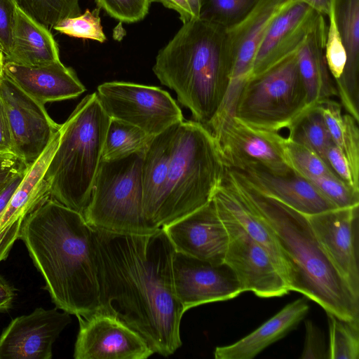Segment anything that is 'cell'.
I'll return each instance as SVG.
<instances>
[{"label": "cell", "mask_w": 359, "mask_h": 359, "mask_svg": "<svg viewBox=\"0 0 359 359\" xmlns=\"http://www.w3.org/2000/svg\"><path fill=\"white\" fill-rule=\"evenodd\" d=\"M60 130L42 154L30 165L9 203L0 214V262L6 259L20 239L28 216L49 193L44 175L58 145Z\"/></svg>", "instance_id": "ffe728a7"}, {"label": "cell", "mask_w": 359, "mask_h": 359, "mask_svg": "<svg viewBox=\"0 0 359 359\" xmlns=\"http://www.w3.org/2000/svg\"><path fill=\"white\" fill-rule=\"evenodd\" d=\"M144 151V150H143ZM143 151L101 161L83 216L93 228L117 233L148 234L143 214L141 165Z\"/></svg>", "instance_id": "52a82bcc"}, {"label": "cell", "mask_w": 359, "mask_h": 359, "mask_svg": "<svg viewBox=\"0 0 359 359\" xmlns=\"http://www.w3.org/2000/svg\"><path fill=\"white\" fill-rule=\"evenodd\" d=\"M212 200L224 208L266 250L287 283L284 260L275 234L269 224L250 208L224 179L215 191Z\"/></svg>", "instance_id": "83f0119b"}, {"label": "cell", "mask_w": 359, "mask_h": 359, "mask_svg": "<svg viewBox=\"0 0 359 359\" xmlns=\"http://www.w3.org/2000/svg\"><path fill=\"white\" fill-rule=\"evenodd\" d=\"M306 334L304 349L300 358H327V349L325 347L323 334L311 320L305 321Z\"/></svg>", "instance_id": "60d3db41"}, {"label": "cell", "mask_w": 359, "mask_h": 359, "mask_svg": "<svg viewBox=\"0 0 359 359\" xmlns=\"http://www.w3.org/2000/svg\"><path fill=\"white\" fill-rule=\"evenodd\" d=\"M27 168L20 172L0 190V214L9 203L16 189L23 179Z\"/></svg>", "instance_id": "bcb514c9"}, {"label": "cell", "mask_w": 359, "mask_h": 359, "mask_svg": "<svg viewBox=\"0 0 359 359\" xmlns=\"http://www.w3.org/2000/svg\"><path fill=\"white\" fill-rule=\"evenodd\" d=\"M258 0H205L208 11L202 13L225 27L243 19Z\"/></svg>", "instance_id": "d590c367"}, {"label": "cell", "mask_w": 359, "mask_h": 359, "mask_svg": "<svg viewBox=\"0 0 359 359\" xmlns=\"http://www.w3.org/2000/svg\"><path fill=\"white\" fill-rule=\"evenodd\" d=\"M151 2V1H159V2H161L162 0H149Z\"/></svg>", "instance_id": "f907efd6"}, {"label": "cell", "mask_w": 359, "mask_h": 359, "mask_svg": "<svg viewBox=\"0 0 359 359\" xmlns=\"http://www.w3.org/2000/svg\"><path fill=\"white\" fill-rule=\"evenodd\" d=\"M336 208H346L359 205V192L350 188L336 176H321L306 179Z\"/></svg>", "instance_id": "e575fe53"}, {"label": "cell", "mask_w": 359, "mask_h": 359, "mask_svg": "<svg viewBox=\"0 0 359 359\" xmlns=\"http://www.w3.org/2000/svg\"><path fill=\"white\" fill-rule=\"evenodd\" d=\"M358 207L306 216L327 257L359 297Z\"/></svg>", "instance_id": "2e32d148"}, {"label": "cell", "mask_w": 359, "mask_h": 359, "mask_svg": "<svg viewBox=\"0 0 359 359\" xmlns=\"http://www.w3.org/2000/svg\"><path fill=\"white\" fill-rule=\"evenodd\" d=\"M231 71L226 27L204 15L183 23L153 67L161 84L174 90L194 121L205 126L224 100Z\"/></svg>", "instance_id": "277c9868"}, {"label": "cell", "mask_w": 359, "mask_h": 359, "mask_svg": "<svg viewBox=\"0 0 359 359\" xmlns=\"http://www.w3.org/2000/svg\"><path fill=\"white\" fill-rule=\"evenodd\" d=\"M302 2L312 8L317 13L323 15H328L331 0H300Z\"/></svg>", "instance_id": "c3c4849f"}, {"label": "cell", "mask_w": 359, "mask_h": 359, "mask_svg": "<svg viewBox=\"0 0 359 359\" xmlns=\"http://www.w3.org/2000/svg\"><path fill=\"white\" fill-rule=\"evenodd\" d=\"M62 311L39 307L12 320L0 336V359H50L54 342L72 321Z\"/></svg>", "instance_id": "e0dca14e"}, {"label": "cell", "mask_w": 359, "mask_h": 359, "mask_svg": "<svg viewBox=\"0 0 359 359\" xmlns=\"http://www.w3.org/2000/svg\"><path fill=\"white\" fill-rule=\"evenodd\" d=\"M327 29L324 15H320L297 52L299 72L306 91L309 109L337 96L335 83L325 56Z\"/></svg>", "instance_id": "d4e9b609"}, {"label": "cell", "mask_w": 359, "mask_h": 359, "mask_svg": "<svg viewBox=\"0 0 359 359\" xmlns=\"http://www.w3.org/2000/svg\"><path fill=\"white\" fill-rule=\"evenodd\" d=\"M344 122L341 150L347 159L355 182L359 184V122L348 114H344Z\"/></svg>", "instance_id": "f35d334b"}, {"label": "cell", "mask_w": 359, "mask_h": 359, "mask_svg": "<svg viewBox=\"0 0 359 359\" xmlns=\"http://www.w3.org/2000/svg\"><path fill=\"white\" fill-rule=\"evenodd\" d=\"M14 288L0 276V313L8 311L14 300Z\"/></svg>", "instance_id": "7dc6e473"}, {"label": "cell", "mask_w": 359, "mask_h": 359, "mask_svg": "<svg viewBox=\"0 0 359 359\" xmlns=\"http://www.w3.org/2000/svg\"><path fill=\"white\" fill-rule=\"evenodd\" d=\"M27 165L13 153L0 152V190Z\"/></svg>", "instance_id": "7bdbcfd3"}, {"label": "cell", "mask_w": 359, "mask_h": 359, "mask_svg": "<svg viewBox=\"0 0 359 359\" xmlns=\"http://www.w3.org/2000/svg\"><path fill=\"white\" fill-rule=\"evenodd\" d=\"M329 344L327 358H359V320H344L327 313Z\"/></svg>", "instance_id": "4dcf8cb0"}, {"label": "cell", "mask_w": 359, "mask_h": 359, "mask_svg": "<svg viewBox=\"0 0 359 359\" xmlns=\"http://www.w3.org/2000/svg\"><path fill=\"white\" fill-rule=\"evenodd\" d=\"M224 180L273 230L290 291L314 301L326 313L359 320V297L327 257L306 216L261 192L236 169L226 168Z\"/></svg>", "instance_id": "3957f363"}, {"label": "cell", "mask_w": 359, "mask_h": 359, "mask_svg": "<svg viewBox=\"0 0 359 359\" xmlns=\"http://www.w3.org/2000/svg\"><path fill=\"white\" fill-rule=\"evenodd\" d=\"M285 151L291 169L306 179L321 176L337 177L328 163L316 152L287 137Z\"/></svg>", "instance_id": "d6a6232c"}, {"label": "cell", "mask_w": 359, "mask_h": 359, "mask_svg": "<svg viewBox=\"0 0 359 359\" xmlns=\"http://www.w3.org/2000/svg\"><path fill=\"white\" fill-rule=\"evenodd\" d=\"M179 124L152 137L143 151L141 165L143 214L153 229L164 195L173 142Z\"/></svg>", "instance_id": "cb8c5ba5"}, {"label": "cell", "mask_w": 359, "mask_h": 359, "mask_svg": "<svg viewBox=\"0 0 359 359\" xmlns=\"http://www.w3.org/2000/svg\"><path fill=\"white\" fill-rule=\"evenodd\" d=\"M214 203L229 235L224 262L234 272L243 292L262 298L287 294V284L266 250L224 208Z\"/></svg>", "instance_id": "8fae6325"}, {"label": "cell", "mask_w": 359, "mask_h": 359, "mask_svg": "<svg viewBox=\"0 0 359 359\" xmlns=\"http://www.w3.org/2000/svg\"><path fill=\"white\" fill-rule=\"evenodd\" d=\"M27 14L48 28L81 14L79 0H15Z\"/></svg>", "instance_id": "1f68e13d"}, {"label": "cell", "mask_w": 359, "mask_h": 359, "mask_svg": "<svg viewBox=\"0 0 359 359\" xmlns=\"http://www.w3.org/2000/svg\"><path fill=\"white\" fill-rule=\"evenodd\" d=\"M309 310L306 298L283 307L252 332L238 341L215 348L216 359H252L297 327Z\"/></svg>", "instance_id": "484cf974"}, {"label": "cell", "mask_w": 359, "mask_h": 359, "mask_svg": "<svg viewBox=\"0 0 359 359\" xmlns=\"http://www.w3.org/2000/svg\"><path fill=\"white\" fill-rule=\"evenodd\" d=\"M320 15L299 0L280 13L262 39L248 80L260 76L297 53Z\"/></svg>", "instance_id": "d6986e66"}, {"label": "cell", "mask_w": 359, "mask_h": 359, "mask_svg": "<svg viewBox=\"0 0 359 359\" xmlns=\"http://www.w3.org/2000/svg\"><path fill=\"white\" fill-rule=\"evenodd\" d=\"M173 283L177 297L186 311L198 305L236 297L243 290L226 264H214L175 251Z\"/></svg>", "instance_id": "5bb4252c"}, {"label": "cell", "mask_w": 359, "mask_h": 359, "mask_svg": "<svg viewBox=\"0 0 359 359\" xmlns=\"http://www.w3.org/2000/svg\"><path fill=\"white\" fill-rule=\"evenodd\" d=\"M5 63V57L3 50L0 48V75L4 71V66Z\"/></svg>", "instance_id": "681fc988"}, {"label": "cell", "mask_w": 359, "mask_h": 359, "mask_svg": "<svg viewBox=\"0 0 359 359\" xmlns=\"http://www.w3.org/2000/svg\"><path fill=\"white\" fill-rule=\"evenodd\" d=\"M4 72L22 91L43 105L76 97L86 90L74 71L60 60L36 67L5 62Z\"/></svg>", "instance_id": "7402d4cb"}, {"label": "cell", "mask_w": 359, "mask_h": 359, "mask_svg": "<svg viewBox=\"0 0 359 359\" xmlns=\"http://www.w3.org/2000/svg\"><path fill=\"white\" fill-rule=\"evenodd\" d=\"M95 93L110 118L136 126L151 136L184 121L176 102L156 86L110 81L100 85Z\"/></svg>", "instance_id": "30bf717a"}, {"label": "cell", "mask_w": 359, "mask_h": 359, "mask_svg": "<svg viewBox=\"0 0 359 359\" xmlns=\"http://www.w3.org/2000/svg\"><path fill=\"white\" fill-rule=\"evenodd\" d=\"M77 318L75 359H146L154 353L137 332L112 315L97 311Z\"/></svg>", "instance_id": "9a60e30c"}, {"label": "cell", "mask_w": 359, "mask_h": 359, "mask_svg": "<svg viewBox=\"0 0 359 359\" xmlns=\"http://www.w3.org/2000/svg\"><path fill=\"white\" fill-rule=\"evenodd\" d=\"M331 8L346 53L343 74L334 82L337 96L359 122V0H331Z\"/></svg>", "instance_id": "603a6c76"}, {"label": "cell", "mask_w": 359, "mask_h": 359, "mask_svg": "<svg viewBox=\"0 0 359 359\" xmlns=\"http://www.w3.org/2000/svg\"><path fill=\"white\" fill-rule=\"evenodd\" d=\"M297 1L258 0L243 19L226 27V46L231 71L224 100L208 124L212 130H217L234 116L239 95L249 78L256 53L268 27L280 13Z\"/></svg>", "instance_id": "9c48e42d"}, {"label": "cell", "mask_w": 359, "mask_h": 359, "mask_svg": "<svg viewBox=\"0 0 359 359\" xmlns=\"http://www.w3.org/2000/svg\"><path fill=\"white\" fill-rule=\"evenodd\" d=\"M327 16L329 24L327 29L325 56L331 76L334 82H336L343 74L346 63V53L331 7Z\"/></svg>", "instance_id": "8d00e7d4"}, {"label": "cell", "mask_w": 359, "mask_h": 359, "mask_svg": "<svg viewBox=\"0 0 359 359\" xmlns=\"http://www.w3.org/2000/svg\"><path fill=\"white\" fill-rule=\"evenodd\" d=\"M0 152L13 153V141L8 118L0 100Z\"/></svg>", "instance_id": "f6af8a7d"}, {"label": "cell", "mask_w": 359, "mask_h": 359, "mask_svg": "<svg viewBox=\"0 0 359 359\" xmlns=\"http://www.w3.org/2000/svg\"><path fill=\"white\" fill-rule=\"evenodd\" d=\"M308 109L296 53L246 81L233 116L251 127L280 133L288 130Z\"/></svg>", "instance_id": "ba28073f"}, {"label": "cell", "mask_w": 359, "mask_h": 359, "mask_svg": "<svg viewBox=\"0 0 359 359\" xmlns=\"http://www.w3.org/2000/svg\"><path fill=\"white\" fill-rule=\"evenodd\" d=\"M20 239L57 308L76 317L98 310L95 229L82 214L48 196L25 220Z\"/></svg>", "instance_id": "7a4b0ae2"}, {"label": "cell", "mask_w": 359, "mask_h": 359, "mask_svg": "<svg viewBox=\"0 0 359 359\" xmlns=\"http://www.w3.org/2000/svg\"><path fill=\"white\" fill-rule=\"evenodd\" d=\"M17 5L15 0H0V43L5 59L12 48Z\"/></svg>", "instance_id": "ab89813d"}, {"label": "cell", "mask_w": 359, "mask_h": 359, "mask_svg": "<svg viewBox=\"0 0 359 359\" xmlns=\"http://www.w3.org/2000/svg\"><path fill=\"white\" fill-rule=\"evenodd\" d=\"M326 158L337 177L353 190L359 192V184H357L353 180L345 155L334 143L328 148Z\"/></svg>", "instance_id": "b9f144b4"}, {"label": "cell", "mask_w": 359, "mask_h": 359, "mask_svg": "<svg viewBox=\"0 0 359 359\" xmlns=\"http://www.w3.org/2000/svg\"><path fill=\"white\" fill-rule=\"evenodd\" d=\"M153 137L136 126L110 118L102 161L118 160L143 151Z\"/></svg>", "instance_id": "f1b7e54d"}, {"label": "cell", "mask_w": 359, "mask_h": 359, "mask_svg": "<svg viewBox=\"0 0 359 359\" xmlns=\"http://www.w3.org/2000/svg\"><path fill=\"white\" fill-rule=\"evenodd\" d=\"M165 7L177 11L183 23L201 17L203 0H162Z\"/></svg>", "instance_id": "ee69618b"}, {"label": "cell", "mask_w": 359, "mask_h": 359, "mask_svg": "<svg viewBox=\"0 0 359 359\" xmlns=\"http://www.w3.org/2000/svg\"><path fill=\"white\" fill-rule=\"evenodd\" d=\"M94 229L97 311L137 332L154 353L172 355L182 345L180 326L184 311L174 288L175 250L166 233L163 228L143 235Z\"/></svg>", "instance_id": "6da1fadb"}, {"label": "cell", "mask_w": 359, "mask_h": 359, "mask_svg": "<svg viewBox=\"0 0 359 359\" xmlns=\"http://www.w3.org/2000/svg\"><path fill=\"white\" fill-rule=\"evenodd\" d=\"M56 31L76 38L95 40L100 43L107 37L101 25L99 9H86L83 14L65 18L53 27Z\"/></svg>", "instance_id": "836d02e7"}, {"label": "cell", "mask_w": 359, "mask_h": 359, "mask_svg": "<svg viewBox=\"0 0 359 359\" xmlns=\"http://www.w3.org/2000/svg\"><path fill=\"white\" fill-rule=\"evenodd\" d=\"M212 135L226 168L258 163L278 175L293 171L285 155V137L280 133L251 127L233 116Z\"/></svg>", "instance_id": "4fadbf2b"}, {"label": "cell", "mask_w": 359, "mask_h": 359, "mask_svg": "<svg viewBox=\"0 0 359 359\" xmlns=\"http://www.w3.org/2000/svg\"><path fill=\"white\" fill-rule=\"evenodd\" d=\"M100 8L121 22L131 23L142 20L148 13L149 0H95Z\"/></svg>", "instance_id": "74e56055"}, {"label": "cell", "mask_w": 359, "mask_h": 359, "mask_svg": "<svg viewBox=\"0 0 359 359\" xmlns=\"http://www.w3.org/2000/svg\"><path fill=\"white\" fill-rule=\"evenodd\" d=\"M0 100L9 124L13 153L29 166L45 151L60 125L52 120L44 105L22 91L4 71Z\"/></svg>", "instance_id": "7c38bea8"}, {"label": "cell", "mask_w": 359, "mask_h": 359, "mask_svg": "<svg viewBox=\"0 0 359 359\" xmlns=\"http://www.w3.org/2000/svg\"><path fill=\"white\" fill-rule=\"evenodd\" d=\"M226 168L210 130L195 121L180 123L156 227L169 225L210 202Z\"/></svg>", "instance_id": "8992f818"}, {"label": "cell", "mask_w": 359, "mask_h": 359, "mask_svg": "<svg viewBox=\"0 0 359 359\" xmlns=\"http://www.w3.org/2000/svg\"><path fill=\"white\" fill-rule=\"evenodd\" d=\"M236 170L263 194L306 216L336 209L310 181L294 170L278 175L258 163Z\"/></svg>", "instance_id": "44dd1931"}, {"label": "cell", "mask_w": 359, "mask_h": 359, "mask_svg": "<svg viewBox=\"0 0 359 359\" xmlns=\"http://www.w3.org/2000/svg\"><path fill=\"white\" fill-rule=\"evenodd\" d=\"M59 60L58 46L49 29L17 5L12 48L5 62L36 67Z\"/></svg>", "instance_id": "4316f807"}, {"label": "cell", "mask_w": 359, "mask_h": 359, "mask_svg": "<svg viewBox=\"0 0 359 359\" xmlns=\"http://www.w3.org/2000/svg\"><path fill=\"white\" fill-rule=\"evenodd\" d=\"M109 121L96 93L86 95L60 125L44 175L49 196L81 214L91 196Z\"/></svg>", "instance_id": "5b68a950"}, {"label": "cell", "mask_w": 359, "mask_h": 359, "mask_svg": "<svg viewBox=\"0 0 359 359\" xmlns=\"http://www.w3.org/2000/svg\"><path fill=\"white\" fill-rule=\"evenodd\" d=\"M163 229L175 251L214 264L224 263L229 235L212 199Z\"/></svg>", "instance_id": "ac0fdd59"}, {"label": "cell", "mask_w": 359, "mask_h": 359, "mask_svg": "<svg viewBox=\"0 0 359 359\" xmlns=\"http://www.w3.org/2000/svg\"><path fill=\"white\" fill-rule=\"evenodd\" d=\"M287 130L288 140L311 149L327 163L326 154L333 142L319 106L306 110Z\"/></svg>", "instance_id": "f546056e"}]
</instances>
